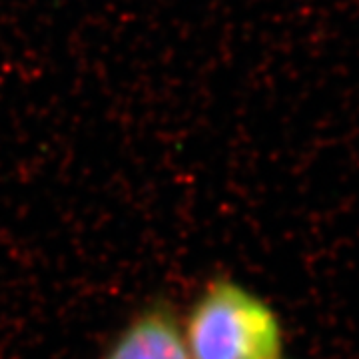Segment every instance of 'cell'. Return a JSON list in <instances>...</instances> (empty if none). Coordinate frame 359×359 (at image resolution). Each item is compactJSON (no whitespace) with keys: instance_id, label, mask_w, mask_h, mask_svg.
Masks as SVG:
<instances>
[{"instance_id":"1","label":"cell","mask_w":359,"mask_h":359,"mask_svg":"<svg viewBox=\"0 0 359 359\" xmlns=\"http://www.w3.org/2000/svg\"><path fill=\"white\" fill-rule=\"evenodd\" d=\"M180 321L192 359H283L280 316L228 276L205 283Z\"/></svg>"},{"instance_id":"2","label":"cell","mask_w":359,"mask_h":359,"mask_svg":"<svg viewBox=\"0 0 359 359\" xmlns=\"http://www.w3.org/2000/svg\"><path fill=\"white\" fill-rule=\"evenodd\" d=\"M100 359H192L182 321L168 302H152L136 311L106 346Z\"/></svg>"}]
</instances>
